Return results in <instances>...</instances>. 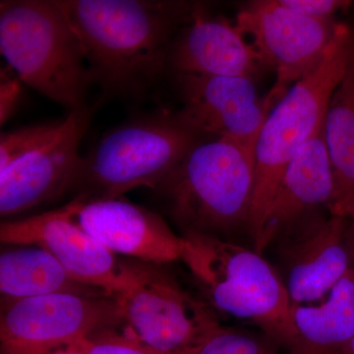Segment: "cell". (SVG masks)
Here are the masks:
<instances>
[{
	"mask_svg": "<svg viewBox=\"0 0 354 354\" xmlns=\"http://www.w3.org/2000/svg\"><path fill=\"white\" fill-rule=\"evenodd\" d=\"M106 95L137 97L169 71L177 31L198 6L145 0H57Z\"/></svg>",
	"mask_w": 354,
	"mask_h": 354,
	"instance_id": "obj_1",
	"label": "cell"
},
{
	"mask_svg": "<svg viewBox=\"0 0 354 354\" xmlns=\"http://www.w3.org/2000/svg\"><path fill=\"white\" fill-rule=\"evenodd\" d=\"M256 146L209 139L191 149L156 189L183 234L223 239L249 225Z\"/></svg>",
	"mask_w": 354,
	"mask_h": 354,
	"instance_id": "obj_2",
	"label": "cell"
},
{
	"mask_svg": "<svg viewBox=\"0 0 354 354\" xmlns=\"http://www.w3.org/2000/svg\"><path fill=\"white\" fill-rule=\"evenodd\" d=\"M354 55V35L339 23L322 62L291 86L268 115L256 144L255 183L249 230L259 239L266 215L291 160L324 127L333 93Z\"/></svg>",
	"mask_w": 354,
	"mask_h": 354,
	"instance_id": "obj_3",
	"label": "cell"
},
{
	"mask_svg": "<svg viewBox=\"0 0 354 354\" xmlns=\"http://www.w3.org/2000/svg\"><path fill=\"white\" fill-rule=\"evenodd\" d=\"M0 51L23 83L70 111L87 108L92 77L57 0L1 1Z\"/></svg>",
	"mask_w": 354,
	"mask_h": 354,
	"instance_id": "obj_4",
	"label": "cell"
},
{
	"mask_svg": "<svg viewBox=\"0 0 354 354\" xmlns=\"http://www.w3.org/2000/svg\"><path fill=\"white\" fill-rule=\"evenodd\" d=\"M180 260L199 281L212 306L250 321L288 348L295 337L288 290L261 254L218 237L183 234Z\"/></svg>",
	"mask_w": 354,
	"mask_h": 354,
	"instance_id": "obj_5",
	"label": "cell"
},
{
	"mask_svg": "<svg viewBox=\"0 0 354 354\" xmlns=\"http://www.w3.org/2000/svg\"><path fill=\"white\" fill-rule=\"evenodd\" d=\"M204 138L178 113H158L104 135L76 165L74 197H122L135 188L156 190Z\"/></svg>",
	"mask_w": 354,
	"mask_h": 354,
	"instance_id": "obj_6",
	"label": "cell"
},
{
	"mask_svg": "<svg viewBox=\"0 0 354 354\" xmlns=\"http://www.w3.org/2000/svg\"><path fill=\"white\" fill-rule=\"evenodd\" d=\"M113 297L123 326L162 354H193L223 327L208 304L153 264L138 265L134 285Z\"/></svg>",
	"mask_w": 354,
	"mask_h": 354,
	"instance_id": "obj_7",
	"label": "cell"
},
{
	"mask_svg": "<svg viewBox=\"0 0 354 354\" xmlns=\"http://www.w3.org/2000/svg\"><path fill=\"white\" fill-rule=\"evenodd\" d=\"M1 354H31L76 344L100 330L124 325L114 297L53 293L1 300Z\"/></svg>",
	"mask_w": 354,
	"mask_h": 354,
	"instance_id": "obj_8",
	"label": "cell"
},
{
	"mask_svg": "<svg viewBox=\"0 0 354 354\" xmlns=\"http://www.w3.org/2000/svg\"><path fill=\"white\" fill-rule=\"evenodd\" d=\"M337 24L332 18L311 17L291 10L279 0L252 2L236 21L242 34L252 39L265 66L276 71L271 93L279 99L321 64Z\"/></svg>",
	"mask_w": 354,
	"mask_h": 354,
	"instance_id": "obj_9",
	"label": "cell"
},
{
	"mask_svg": "<svg viewBox=\"0 0 354 354\" xmlns=\"http://www.w3.org/2000/svg\"><path fill=\"white\" fill-rule=\"evenodd\" d=\"M8 245H37L48 251L77 281L113 297L134 285L138 265L127 264L86 234L58 208L0 225Z\"/></svg>",
	"mask_w": 354,
	"mask_h": 354,
	"instance_id": "obj_10",
	"label": "cell"
},
{
	"mask_svg": "<svg viewBox=\"0 0 354 354\" xmlns=\"http://www.w3.org/2000/svg\"><path fill=\"white\" fill-rule=\"evenodd\" d=\"M183 122L203 138L232 139L256 146L279 97L258 94L253 79L178 74Z\"/></svg>",
	"mask_w": 354,
	"mask_h": 354,
	"instance_id": "obj_11",
	"label": "cell"
},
{
	"mask_svg": "<svg viewBox=\"0 0 354 354\" xmlns=\"http://www.w3.org/2000/svg\"><path fill=\"white\" fill-rule=\"evenodd\" d=\"M60 209L116 255L153 265L180 260L183 235L174 234L157 214L122 197H74Z\"/></svg>",
	"mask_w": 354,
	"mask_h": 354,
	"instance_id": "obj_12",
	"label": "cell"
},
{
	"mask_svg": "<svg viewBox=\"0 0 354 354\" xmlns=\"http://www.w3.org/2000/svg\"><path fill=\"white\" fill-rule=\"evenodd\" d=\"M281 236V279L291 305L320 301L353 267L342 216L302 218Z\"/></svg>",
	"mask_w": 354,
	"mask_h": 354,
	"instance_id": "obj_13",
	"label": "cell"
},
{
	"mask_svg": "<svg viewBox=\"0 0 354 354\" xmlns=\"http://www.w3.org/2000/svg\"><path fill=\"white\" fill-rule=\"evenodd\" d=\"M92 111H70L59 134L0 171V215L22 213L68 193Z\"/></svg>",
	"mask_w": 354,
	"mask_h": 354,
	"instance_id": "obj_14",
	"label": "cell"
},
{
	"mask_svg": "<svg viewBox=\"0 0 354 354\" xmlns=\"http://www.w3.org/2000/svg\"><path fill=\"white\" fill-rule=\"evenodd\" d=\"M263 64L259 53L247 43L236 25L213 19L198 6L194 17L174 39L169 70L178 74L255 79Z\"/></svg>",
	"mask_w": 354,
	"mask_h": 354,
	"instance_id": "obj_15",
	"label": "cell"
},
{
	"mask_svg": "<svg viewBox=\"0 0 354 354\" xmlns=\"http://www.w3.org/2000/svg\"><path fill=\"white\" fill-rule=\"evenodd\" d=\"M333 193L334 172L323 127L286 167L254 250L262 255L270 244L312 209L328 206Z\"/></svg>",
	"mask_w": 354,
	"mask_h": 354,
	"instance_id": "obj_16",
	"label": "cell"
},
{
	"mask_svg": "<svg viewBox=\"0 0 354 354\" xmlns=\"http://www.w3.org/2000/svg\"><path fill=\"white\" fill-rule=\"evenodd\" d=\"M288 354H344L354 335V266L320 304L292 305Z\"/></svg>",
	"mask_w": 354,
	"mask_h": 354,
	"instance_id": "obj_17",
	"label": "cell"
},
{
	"mask_svg": "<svg viewBox=\"0 0 354 354\" xmlns=\"http://www.w3.org/2000/svg\"><path fill=\"white\" fill-rule=\"evenodd\" d=\"M1 299L14 300L53 293L111 297L74 279L48 251L37 245H11L0 254Z\"/></svg>",
	"mask_w": 354,
	"mask_h": 354,
	"instance_id": "obj_18",
	"label": "cell"
},
{
	"mask_svg": "<svg viewBox=\"0 0 354 354\" xmlns=\"http://www.w3.org/2000/svg\"><path fill=\"white\" fill-rule=\"evenodd\" d=\"M324 134L334 172L330 214L344 218L354 198V55L330 97Z\"/></svg>",
	"mask_w": 354,
	"mask_h": 354,
	"instance_id": "obj_19",
	"label": "cell"
},
{
	"mask_svg": "<svg viewBox=\"0 0 354 354\" xmlns=\"http://www.w3.org/2000/svg\"><path fill=\"white\" fill-rule=\"evenodd\" d=\"M64 127V120L2 132L0 136V171L55 138Z\"/></svg>",
	"mask_w": 354,
	"mask_h": 354,
	"instance_id": "obj_20",
	"label": "cell"
},
{
	"mask_svg": "<svg viewBox=\"0 0 354 354\" xmlns=\"http://www.w3.org/2000/svg\"><path fill=\"white\" fill-rule=\"evenodd\" d=\"M75 344L84 354H162L140 342L124 326L100 330Z\"/></svg>",
	"mask_w": 354,
	"mask_h": 354,
	"instance_id": "obj_21",
	"label": "cell"
},
{
	"mask_svg": "<svg viewBox=\"0 0 354 354\" xmlns=\"http://www.w3.org/2000/svg\"><path fill=\"white\" fill-rule=\"evenodd\" d=\"M193 354H278L272 344L248 333L221 327Z\"/></svg>",
	"mask_w": 354,
	"mask_h": 354,
	"instance_id": "obj_22",
	"label": "cell"
},
{
	"mask_svg": "<svg viewBox=\"0 0 354 354\" xmlns=\"http://www.w3.org/2000/svg\"><path fill=\"white\" fill-rule=\"evenodd\" d=\"M279 2L291 10L316 18H332L337 11L351 4L342 0H279Z\"/></svg>",
	"mask_w": 354,
	"mask_h": 354,
	"instance_id": "obj_23",
	"label": "cell"
},
{
	"mask_svg": "<svg viewBox=\"0 0 354 354\" xmlns=\"http://www.w3.org/2000/svg\"><path fill=\"white\" fill-rule=\"evenodd\" d=\"M19 77L8 73V70L1 69L0 81V124L3 125L13 115L17 108L21 94Z\"/></svg>",
	"mask_w": 354,
	"mask_h": 354,
	"instance_id": "obj_24",
	"label": "cell"
},
{
	"mask_svg": "<svg viewBox=\"0 0 354 354\" xmlns=\"http://www.w3.org/2000/svg\"><path fill=\"white\" fill-rule=\"evenodd\" d=\"M346 220V241L354 266V198L344 216Z\"/></svg>",
	"mask_w": 354,
	"mask_h": 354,
	"instance_id": "obj_25",
	"label": "cell"
},
{
	"mask_svg": "<svg viewBox=\"0 0 354 354\" xmlns=\"http://www.w3.org/2000/svg\"><path fill=\"white\" fill-rule=\"evenodd\" d=\"M31 354H84L75 344H66V346H57V348L44 349L36 351Z\"/></svg>",
	"mask_w": 354,
	"mask_h": 354,
	"instance_id": "obj_26",
	"label": "cell"
},
{
	"mask_svg": "<svg viewBox=\"0 0 354 354\" xmlns=\"http://www.w3.org/2000/svg\"><path fill=\"white\" fill-rule=\"evenodd\" d=\"M344 354H354V335L351 337V341H349L346 349H344Z\"/></svg>",
	"mask_w": 354,
	"mask_h": 354,
	"instance_id": "obj_27",
	"label": "cell"
}]
</instances>
